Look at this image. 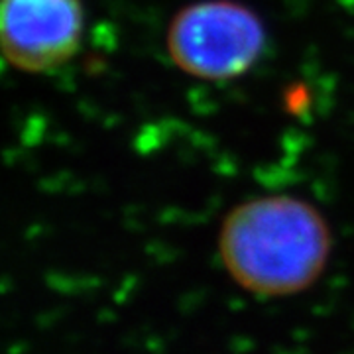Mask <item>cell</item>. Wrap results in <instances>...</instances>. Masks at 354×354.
Listing matches in <instances>:
<instances>
[{
    "instance_id": "7a4b0ae2",
    "label": "cell",
    "mask_w": 354,
    "mask_h": 354,
    "mask_svg": "<svg viewBox=\"0 0 354 354\" xmlns=\"http://www.w3.org/2000/svg\"><path fill=\"white\" fill-rule=\"evenodd\" d=\"M165 50L179 71L201 81H228L250 71L266 51V28L236 0H197L177 10Z\"/></svg>"
},
{
    "instance_id": "3957f363",
    "label": "cell",
    "mask_w": 354,
    "mask_h": 354,
    "mask_svg": "<svg viewBox=\"0 0 354 354\" xmlns=\"http://www.w3.org/2000/svg\"><path fill=\"white\" fill-rule=\"evenodd\" d=\"M83 24L81 0H2V55L22 73L57 71L81 50Z\"/></svg>"
},
{
    "instance_id": "6da1fadb",
    "label": "cell",
    "mask_w": 354,
    "mask_h": 354,
    "mask_svg": "<svg viewBox=\"0 0 354 354\" xmlns=\"http://www.w3.org/2000/svg\"><path fill=\"white\" fill-rule=\"evenodd\" d=\"M216 246L239 288L258 297H290L323 276L333 234L315 205L293 195H262L228 211Z\"/></svg>"
}]
</instances>
